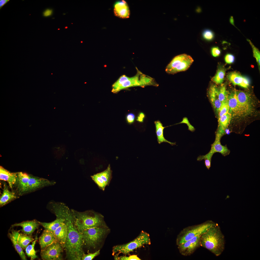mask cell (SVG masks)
<instances>
[{
  "label": "cell",
  "mask_w": 260,
  "mask_h": 260,
  "mask_svg": "<svg viewBox=\"0 0 260 260\" xmlns=\"http://www.w3.org/2000/svg\"><path fill=\"white\" fill-rule=\"evenodd\" d=\"M52 210L56 216L63 218L67 228V235L64 249L66 259L81 260L85 254L80 233L75 223L71 209L61 202L53 203Z\"/></svg>",
  "instance_id": "6da1fadb"
},
{
  "label": "cell",
  "mask_w": 260,
  "mask_h": 260,
  "mask_svg": "<svg viewBox=\"0 0 260 260\" xmlns=\"http://www.w3.org/2000/svg\"><path fill=\"white\" fill-rule=\"evenodd\" d=\"M224 236L217 224L211 227L200 237V246L216 256H220L225 248Z\"/></svg>",
  "instance_id": "7a4b0ae2"
},
{
  "label": "cell",
  "mask_w": 260,
  "mask_h": 260,
  "mask_svg": "<svg viewBox=\"0 0 260 260\" xmlns=\"http://www.w3.org/2000/svg\"><path fill=\"white\" fill-rule=\"evenodd\" d=\"M136 69L137 73L134 76L129 77L123 75L120 77L112 85L111 91L116 93L121 90L131 87L158 86L153 78L142 73L137 68Z\"/></svg>",
  "instance_id": "3957f363"
},
{
  "label": "cell",
  "mask_w": 260,
  "mask_h": 260,
  "mask_svg": "<svg viewBox=\"0 0 260 260\" xmlns=\"http://www.w3.org/2000/svg\"><path fill=\"white\" fill-rule=\"evenodd\" d=\"M75 224L80 233L86 229L105 226L102 215L92 210L79 212L71 209Z\"/></svg>",
  "instance_id": "277c9868"
},
{
  "label": "cell",
  "mask_w": 260,
  "mask_h": 260,
  "mask_svg": "<svg viewBox=\"0 0 260 260\" xmlns=\"http://www.w3.org/2000/svg\"><path fill=\"white\" fill-rule=\"evenodd\" d=\"M216 223L211 220H208L202 223L188 226L183 228L178 235L176 244L178 246L190 240L195 236H201L211 227Z\"/></svg>",
  "instance_id": "5b68a950"
},
{
  "label": "cell",
  "mask_w": 260,
  "mask_h": 260,
  "mask_svg": "<svg viewBox=\"0 0 260 260\" xmlns=\"http://www.w3.org/2000/svg\"><path fill=\"white\" fill-rule=\"evenodd\" d=\"M107 230V228L105 226L88 229L80 233L83 247L84 246L88 249L96 248Z\"/></svg>",
  "instance_id": "8992f818"
},
{
  "label": "cell",
  "mask_w": 260,
  "mask_h": 260,
  "mask_svg": "<svg viewBox=\"0 0 260 260\" xmlns=\"http://www.w3.org/2000/svg\"><path fill=\"white\" fill-rule=\"evenodd\" d=\"M150 240L149 234L142 231L139 235L133 240L126 244L117 245L113 249L114 253L118 252L124 254H129L130 252L145 244L150 245Z\"/></svg>",
  "instance_id": "52a82bcc"
},
{
  "label": "cell",
  "mask_w": 260,
  "mask_h": 260,
  "mask_svg": "<svg viewBox=\"0 0 260 260\" xmlns=\"http://www.w3.org/2000/svg\"><path fill=\"white\" fill-rule=\"evenodd\" d=\"M194 60L189 55L181 54L175 57L167 66L165 71L168 73L174 74L185 71L189 68Z\"/></svg>",
  "instance_id": "ba28073f"
},
{
  "label": "cell",
  "mask_w": 260,
  "mask_h": 260,
  "mask_svg": "<svg viewBox=\"0 0 260 260\" xmlns=\"http://www.w3.org/2000/svg\"><path fill=\"white\" fill-rule=\"evenodd\" d=\"M64 250L63 246L57 241L41 250L40 255L44 260H62Z\"/></svg>",
  "instance_id": "9c48e42d"
},
{
  "label": "cell",
  "mask_w": 260,
  "mask_h": 260,
  "mask_svg": "<svg viewBox=\"0 0 260 260\" xmlns=\"http://www.w3.org/2000/svg\"><path fill=\"white\" fill-rule=\"evenodd\" d=\"M201 236L195 237L178 245V248L180 253L184 256L190 255L200 246Z\"/></svg>",
  "instance_id": "30bf717a"
},
{
  "label": "cell",
  "mask_w": 260,
  "mask_h": 260,
  "mask_svg": "<svg viewBox=\"0 0 260 260\" xmlns=\"http://www.w3.org/2000/svg\"><path fill=\"white\" fill-rule=\"evenodd\" d=\"M30 179V175L22 172H17L15 182L13 189L19 196L26 194L28 183Z\"/></svg>",
  "instance_id": "8fae6325"
},
{
  "label": "cell",
  "mask_w": 260,
  "mask_h": 260,
  "mask_svg": "<svg viewBox=\"0 0 260 260\" xmlns=\"http://www.w3.org/2000/svg\"><path fill=\"white\" fill-rule=\"evenodd\" d=\"M30 175L26 194L33 192L45 187L54 185L55 182Z\"/></svg>",
  "instance_id": "7c38bea8"
},
{
  "label": "cell",
  "mask_w": 260,
  "mask_h": 260,
  "mask_svg": "<svg viewBox=\"0 0 260 260\" xmlns=\"http://www.w3.org/2000/svg\"><path fill=\"white\" fill-rule=\"evenodd\" d=\"M228 100L229 108L228 112L231 116L241 117L246 115L237 100L235 91L228 94Z\"/></svg>",
  "instance_id": "4fadbf2b"
},
{
  "label": "cell",
  "mask_w": 260,
  "mask_h": 260,
  "mask_svg": "<svg viewBox=\"0 0 260 260\" xmlns=\"http://www.w3.org/2000/svg\"><path fill=\"white\" fill-rule=\"evenodd\" d=\"M224 135L221 132L217 131L214 143L211 145L210 152L213 154L215 153L218 152L224 156H227L229 154L230 151L226 145H223L221 143V138Z\"/></svg>",
  "instance_id": "5bb4252c"
},
{
  "label": "cell",
  "mask_w": 260,
  "mask_h": 260,
  "mask_svg": "<svg viewBox=\"0 0 260 260\" xmlns=\"http://www.w3.org/2000/svg\"><path fill=\"white\" fill-rule=\"evenodd\" d=\"M235 92L238 101L244 111L246 115L251 113L252 110L251 101L247 94L240 90H235Z\"/></svg>",
  "instance_id": "9a60e30c"
},
{
  "label": "cell",
  "mask_w": 260,
  "mask_h": 260,
  "mask_svg": "<svg viewBox=\"0 0 260 260\" xmlns=\"http://www.w3.org/2000/svg\"><path fill=\"white\" fill-rule=\"evenodd\" d=\"M39 225V221L34 219L14 224L12 225L11 227L20 226L22 229L20 230V231L25 234L32 235L34 231L38 228Z\"/></svg>",
  "instance_id": "2e32d148"
},
{
  "label": "cell",
  "mask_w": 260,
  "mask_h": 260,
  "mask_svg": "<svg viewBox=\"0 0 260 260\" xmlns=\"http://www.w3.org/2000/svg\"><path fill=\"white\" fill-rule=\"evenodd\" d=\"M114 12L116 16L122 18H129L130 15L128 5L124 0L115 2L114 5Z\"/></svg>",
  "instance_id": "e0dca14e"
},
{
  "label": "cell",
  "mask_w": 260,
  "mask_h": 260,
  "mask_svg": "<svg viewBox=\"0 0 260 260\" xmlns=\"http://www.w3.org/2000/svg\"><path fill=\"white\" fill-rule=\"evenodd\" d=\"M3 192L0 197V207L5 205L19 197L14 191L10 190L8 186L5 182H3Z\"/></svg>",
  "instance_id": "ac0fdd59"
},
{
  "label": "cell",
  "mask_w": 260,
  "mask_h": 260,
  "mask_svg": "<svg viewBox=\"0 0 260 260\" xmlns=\"http://www.w3.org/2000/svg\"><path fill=\"white\" fill-rule=\"evenodd\" d=\"M227 78L234 85H238L245 88H247L249 85L250 81L248 78L236 72L229 73Z\"/></svg>",
  "instance_id": "d6986e66"
},
{
  "label": "cell",
  "mask_w": 260,
  "mask_h": 260,
  "mask_svg": "<svg viewBox=\"0 0 260 260\" xmlns=\"http://www.w3.org/2000/svg\"><path fill=\"white\" fill-rule=\"evenodd\" d=\"M57 241L53 232L46 229L43 231L39 239L41 250Z\"/></svg>",
  "instance_id": "ffe728a7"
},
{
  "label": "cell",
  "mask_w": 260,
  "mask_h": 260,
  "mask_svg": "<svg viewBox=\"0 0 260 260\" xmlns=\"http://www.w3.org/2000/svg\"><path fill=\"white\" fill-rule=\"evenodd\" d=\"M218 90L219 88L216 85H212L210 87L208 92L211 103L217 113L221 105V103L219 98Z\"/></svg>",
  "instance_id": "44dd1931"
},
{
  "label": "cell",
  "mask_w": 260,
  "mask_h": 260,
  "mask_svg": "<svg viewBox=\"0 0 260 260\" xmlns=\"http://www.w3.org/2000/svg\"><path fill=\"white\" fill-rule=\"evenodd\" d=\"M17 177V172H11L2 166H0V180L7 182L12 190L15 182Z\"/></svg>",
  "instance_id": "7402d4cb"
},
{
  "label": "cell",
  "mask_w": 260,
  "mask_h": 260,
  "mask_svg": "<svg viewBox=\"0 0 260 260\" xmlns=\"http://www.w3.org/2000/svg\"><path fill=\"white\" fill-rule=\"evenodd\" d=\"M57 241L60 243L64 248L67 235V227L63 222L53 232Z\"/></svg>",
  "instance_id": "603a6c76"
},
{
  "label": "cell",
  "mask_w": 260,
  "mask_h": 260,
  "mask_svg": "<svg viewBox=\"0 0 260 260\" xmlns=\"http://www.w3.org/2000/svg\"><path fill=\"white\" fill-rule=\"evenodd\" d=\"M20 233L18 231L12 230L11 233L8 234L9 236L16 251L23 260L27 259L22 248L19 244L18 240Z\"/></svg>",
  "instance_id": "cb8c5ba5"
},
{
  "label": "cell",
  "mask_w": 260,
  "mask_h": 260,
  "mask_svg": "<svg viewBox=\"0 0 260 260\" xmlns=\"http://www.w3.org/2000/svg\"><path fill=\"white\" fill-rule=\"evenodd\" d=\"M156 129V133L157 138V141L158 143L160 144L163 142H166L173 145H176L175 143H172L166 139L163 135V130L165 128L159 121H156L154 122Z\"/></svg>",
  "instance_id": "d4e9b609"
},
{
  "label": "cell",
  "mask_w": 260,
  "mask_h": 260,
  "mask_svg": "<svg viewBox=\"0 0 260 260\" xmlns=\"http://www.w3.org/2000/svg\"><path fill=\"white\" fill-rule=\"evenodd\" d=\"M56 219L54 221L49 223L42 222L39 221L40 225L45 229L53 232L63 222L64 219L58 216H56Z\"/></svg>",
  "instance_id": "484cf974"
},
{
  "label": "cell",
  "mask_w": 260,
  "mask_h": 260,
  "mask_svg": "<svg viewBox=\"0 0 260 260\" xmlns=\"http://www.w3.org/2000/svg\"><path fill=\"white\" fill-rule=\"evenodd\" d=\"M231 117V114L228 112L219 117L218 129L225 131L230 124Z\"/></svg>",
  "instance_id": "4316f807"
},
{
  "label": "cell",
  "mask_w": 260,
  "mask_h": 260,
  "mask_svg": "<svg viewBox=\"0 0 260 260\" xmlns=\"http://www.w3.org/2000/svg\"><path fill=\"white\" fill-rule=\"evenodd\" d=\"M34 240L31 235H28L24 233L19 234L18 242L22 249H25L31 242Z\"/></svg>",
  "instance_id": "83f0119b"
},
{
  "label": "cell",
  "mask_w": 260,
  "mask_h": 260,
  "mask_svg": "<svg viewBox=\"0 0 260 260\" xmlns=\"http://www.w3.org/2000/svg\"><path fill=\"white\" fill-rule=\"evenodd\" d=\"M112 171L109 164L104 171L96 174L104 181L106 186L108 185L111 178Z\"/></svg>",
  "instance_id": "f1b7e54d"
},
{
  "label": "cell",
  "mask_w": 260,
  "mask_h": 260,
  "mask_svg": "<svg viewBox=\"0 0 260 260\" xmlns=\"http://www.w3.org/2000/svg\"><path fill=\"white\" fill-rule=\"evenodd\" d=\"M225 72L224 68L221 67L219 68L215 75L212 78V81L217 84H221L224 80Z\"/></svg>",
  "instance_id": "f546056e"
},
{
  "label": "cell",
  "mask_w": 260,
  "mask_h": 260,
  "mask_svg": "<svg viewBox=\"0 0 260 260\" xmlns=\"http://www.w3.org/2000/svg\"><path fill=\"white\" fill-rule=\"evenodd\" d=\"M38 238L36 236L32 244L28 245L25 248V251L27 255L31 258V260H34L38 258L36 254V251L34 249V246Z\"/></svg>",
  "instance_id": "4dcf8cb0"
},
{
  "label": "cell",
  "mask_w": 260,
  "mask_h": 260,
  "mask_svg": "<svg viewBox=\"0 0 260 260\" xmlns=\"http://www.w3.org/2000/svg\"><path fill=\"white\" fill-rule=\"evenodd\" d=\"M213 154L209 152L204 155L199 156L197 159V161H200L203 159L204 160V164L207 169L209 170L211 167V160Z\"/></svg>",
  "instance_id": "1f68e13d"
},
{
  "label": "cell",
  "mask_w": 260,
  "mask_h": 260,
  "mask_svg": "<svg viewBox=\"0 0 260 260\" xmlns=\"http://www.w3.org/2000/svg\"><path fill=\"white\" fill-rule=\"evenodd\" d=\"M218 94L219 98L221 103L228 100V93L224 85H222L219 88Z\"/></svg>",
  "instance_id": "d6a6232c"
},
{
  "label": "cell",
  "mask_w": 260,
  "mask_h": 260,
  "mask_svg": "<svg viewBox=\"0 0 260 260\" xmlns=\"http://www.w3.org/2000/svg\"><path fill=\"white\" fill-rule=\"evenodd\" d=\"M91 177L99 188L104 191L106 185L100 177L96 174L91 176Z\"/></svg>",
  "instance_id": "836d02e7"
},
{
  "label": "cell",
  "mask_w": 260,
  "mask_h": 260,
  "mask_svg": "<svg viewBox=\"0 0 260 260\" xmlns=\"http://www.w3.org/2000/svg\"><path fill=\"white\" fill-rule=\"evenodd\" d=\"M229 111V108L228 100L221 103V106L218 112L219 113V117L228 112Z\"/></svg>",
  "instance_id": "e575fe53"
},
{
  "label": "cell",
  "mask_w": 260,
  "mask_h": 260,
  "mask_svg": "<svg viewBox=\"0 0 260 260\" xmlns=\"http://www.w3.org/2000/svg\"><path fill=\"white\" fill-rule=\"evenodd\" d=\"M247 40L249 42L252 47L254 56L256 59V61L260 66V52L259 50L254 45L250 40L247 39Z\"/></svg>",
  "instance_id": "d590c367"
},
{
  "label": "cell",
  "mask_w": 260,
  "mask_h": 260,
  "mask_svg": "<svg viewBox=\"0 0 260 260\" xmlns=\"http://www.w3.org/2000/svg\"><path fill=\"white\" fill-rule=\"evenodd\" d=\"M203 38L207 40L210 41L213 39L214 38V35L213 32L209 29L204 30L202 33Z\"/></svg>",
  "instance_id": "8d00e7d4"
},
{
  "label": "cell",
  "mask_w": 260,
  "mask_h": 260,
  "mask_svg": "<svg viewBox=\"0 0 260 260\" xmlns=\"http://www.w3.org/2000/svg\"><path fill=\"white\" fill-rule=\"evenodd\" d=\"M100 250H99L93 253H89L85 254L83 257L82 260H91L95 257L98 255L100 253Z\"/></svg>",
  "instance_id": "74e56055"
},
{
  "label": "cell",
  "mask_w": 260,
  "mask_h": 260,
  "mask_svg": "<svg viewBox=\"0 0 260 260\" xmlns=\"http://www.w3.org/2000/svg\"><path fill=\"white\" fill-rule=\"evenodd\" d=\"M118 260H140L141 259L136 255H132L129 257L121 256L119 257Z\"/></svg>",
  "instance_id": "f35d334b"
},
{
  "label": "cell",
  "mask_w": 260,
  "mask_h": 260,
  "mask_svg": "<svg viewBox=\"0 0 260 260\" xmlns=\"http://www.w3.org/2000/svg\"><path fill=\"white\" fill-rule=\"evenodd\" d=\"M211 53L214 57H216L220 55L221 53V51L219 48L217 46L213 47L211 49Z\"/></svg>",
  "instance_id": "ab89813d"
},
{
  "label": "cell",
  "mask_w": 260,
  "mask_h": 260,
  "mask_svg": "<svg viewBox=\"0 0 260 260\" xmlns=\"http://www.w3.org/2000/svg\"><path fill=\"white\" fill-rule=\"evenodd\" d=\"M234 57L233 55L230 54H227L225 56V60L227 63L230 64L233 63L234 61Z\"/></svg>",
  "instance_id": "60d3db41"
},
{
  "label": "cell",
  "mask_w": 260,
  "mask_h": 260,
  "mask_svg": "<svg viewBox=\"0 0 260 260\" xmlns=\"http://www.w3.org/2000/svg\"><path fill=\"white\" fill-rule=\"evenodd\" d=\"M135 118V115L133 113H130L128 114L126 116L127 121L128 123L131 124L133 123Z\"/></svg>",
  "instance_id": "b9f144b4"
},
{
  "label": "cell",
  "mask_w": 260,
  "mask_h": 260,
  "mask_svg": "<svg viewBox=\"0 0 260 260\" xmlns=\"http://www.w3.org/2000/svg\"><path fill=\"white\" fill-rule=\"evenodd\" d=\"M52 13V9H47L44 11L43 13V15L44 17H47L50 16Z\"/></svg>",
  "instance_id": "7bdbcfd3"
},
{
  "label": "cell",
  "mask_w": 260,
  "mask_h": 260,
  "mask_svg": "<svg viewBox=\"0 0 260 260\" xmlns=\"http://www.w3.org/2000/svg\"><path fill=\"white\" fill-rule=\"evenodd\" d=\"M9 1V0H0V9Z\"/></svg>",
  "instance_id": "ee69618b"
},
{
  "label": "cell",
  "mask_w": 260,
  "mask_h": 260,
  "mask_svg": "<svg viewBox=\"0 0 260 260\" xmlns=\"http://www.w3.org/2000/svg\"><path fill=\"white\" fill-rule=\"evenodd\" d=\"M229 20L230 23L232 24L235 26L234 25V20L232 16H231Z\"/></svg>",
  "instance_id": "f6af8a7d"
},
{
  "label": "cell",
  "mask_w": 260,
  "mask_h": 260,
  "mask_svg": "<svg viewBox=\"0 0 260 260\" xmlns=\"http://www.w3.org/2000/svg\"><path fill=\"white\" fill-rule=\"evenodd\" d=\"M143 118H142L138 116L137 117V120L140 122H143Z\"/></svg>",
  "instance_id": "bcb514c9"
},
{
  "label": "cell",
  "mask_w": 260,
  "mask_h": 260,
  "mask_svg": "<svg viewBox=\"0 0 260 260\" xmlns=\"http://www.w3.org/2000/svg\"><path fill=\"white\" fill-rule=\"evenodd\" d=\"M225 133H226L228 135L230 133V131L228 128L226 129L225 130Z\"/></svg>",
  "instance_id": "7dc6e473"
},
{
  "label": "cell",
  "mask_w": 260,
  "mask_h": 260,
  "mask_svg": "<svg viewBox=\"0 0 260 260\" xmlns=\"http://www.w3.org/2000/svg\"><path fill=\"white\" fill-rule=\"evenodd\" d=\"M138 116L143 118H144V117H145L144 114L142 112L140 113L139 114V115Z\"/></svg>",
  "instance_id": "c3c4849f"
},
{
  "label": "cell",
  "mask_w": 260,
  "mask_h": 260,
  "mask_svg": "<svg viewBox=\"0 0 260 260\" xmlns=\"http://www.w3.org/2000/svg\"><path fill=\"white\" fill-rule=\"evenodd\" d=\"M67 28V27H65V28Z\"/></svg>",
  "instance_id": "681fc988"
}]
</instances>
